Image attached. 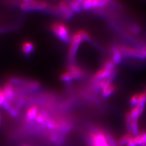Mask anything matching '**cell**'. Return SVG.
<instances>
[{
	"instance_id": "obj_29",
	"label": "cell",
	"mask_w": 146,
	"mask_h": 146,
	"mask_svg": "<svg viewBox=\"0 0 146 146\" xmlns=\"http://www.w3.org/2000/svg\"><path fill=\"white\" fill-rule=\"evenodd\" d=\"M141 49L142 50V51H143V54L144 55V56H145V57L146 58V46H143L142 48H141Z\"/></svg>"
},
{
	"instance_id": "obj_20",
	"label": "cell",
	"mask_w": 146,
	"mask_h": 146,
	"mask_svg": "<svg viewBox=\"0 0 146 146\" xmlns=\"http://www.w3.org/2000/svg\"><path fill=\"white\" fill-rule=\"evenodd\" d=\"M125 127L128 133H131V125L133 122V119H132L130 111H128L125 113Z\"/></svg>"
},
{
	"instance_id": "obj_10",
	"label": "cell",
	"mask_w": 146,
	"mask_h": 146,
	"mask_svg": "<svg viewBox=\"0 0 146 146\" xmlns=\"http://www.w3.org/2000/svg\"><path fill=\"white\" fill-rule=\"evenodd\" d=\"M3 91L5 95L7 101L12 102L15 98V91L11 83H7L4 85Z\"/></svg>"
},
{
	"instance_id": "obj_4",
	"label": "cell",
	"mask_w": 146,
	"mask_h": 146,
	"mask_svg": "<svg viewBox=\"0 0 146 146\" xmlns=\"http://www.w3.org/2000/svg\"><path fill=\"white\" fill-rule=\"evenodd\" d=\"M48 6L47 3L44 1H33V0H26L22 1L20 4V8L23 11H35V10H44Z\"/></svg>"
},
{
	"instance_id": "obj_26",
	"label": "cell",
	"mask_w": 146,
	"mask_h": 146,
	"mask_svg": "<svg viewBox=\"0 0 146 146\" xmlns=\"http://www.w3.org/2000/svg\"><path fill=\"white\" fill-rule=\"evenodd\" d=\"M18 27L16 26H9V27H0V33H7L9 31H14L15 29H17Z\"/></svg>"
},
{
	"instance_id": "obj_27",
	"label": "cell",
	"mask_w": 146,
	"mask_h": 146,
	"mask_svg": "<svg viewBox=\"0 0 146 146\" xmlns=\"http://www.w3.org/2000/svg\"><path fill=\"white\" fill-rule=\"evenodd\" d=\"M7 101L6 98L5 97V95H4L3 91L0 93V107H3L4 104Z\"/></svg>"
},
{
	"instance_id": "obj_14",
	"label": "cell",
	"mask_w": 146,
	"mask_h": 146,
	"mask_svg": "<svg viewBox=\"0 0 146 146\" xmlns=\"http://www.w3.org/2000/svg\"><path fill=\"white\" fill-rule=\"evenodd\" d=\"M73 13H78L82 9V0H74V1H67Z\"/></svg>"
},
{
	"instance_id": "obj_33",
	"label": "cell",
	"mask_w": 146,
	"mask_h": 146,
	"mask_svg": "<svg viewBox=\"0 0 146 146\" xmlns=\"http://www.w3.org/2000/svg\"><path fill=\"white\" fill-rule=\"evenodd\" d=\"M24 146H27V145H24Z\"/></svg>"
},
{
	"instance_id": "obj_8",
	"label": "cell",
	"mask_w": 146,
	"mask_h": 146,
	"mask_svg": "<svg viewBox=\"0 0 146 146\" xmlns=\"http://www.w3.org/2000/svg\"><path fill=\"white\" fill-rule=\"evenodd\" d=\"M115 72V71H109L102 68L101 69L97 71L93 75L92 78H91V81H92V82H98L99 80L107 78V77L111 76Z\"/></svg>"
},
{
	"instance_id": "obj_15",
	"label": "cell",
	"mask_w": 146,
	"mask_h": 146,
	"mask_svg": "<svg viewBox=\"0 0 146 146\" xmlns=\"http://www.w3.org/2000/svg\"><path fill=\"white\" fill-rule=\"evenodd\" d=\"M38 114V107L36 106H33L27 110L26 117L30 121L35 120Z\"/></svg>"
},
{
	"instance_id": "obj_11",
	"label": "cell",
	"mask_w": 146,
	"mask_h": 146,
	"mask_svg": "<svg viewBox=\"0 0 146 146\" xmlns=\"http://www.w3.org/2000/svg\"><path fill=\"white\" fill-rule=\"evenodd\" d=\"M145 107V105L138 104L137 106L132 107L131 110L130 111V113L133 120L138 121L139 117L142 116L144 111Z\"/></svg>"
},
{
	"instance_id": "obj_16",
	"label": "cell",
	"mask_w": 146,
	"mask_h": 146,
	"mask_svg": "<svg viewBox=\"0 0 146 146\" xmlns=\"http://www.w3.org/2000/svg\"><path fill=\"white\" fill-rule=\"evenodd\" d=\"M22 51L25 55H29L33 53L35 49L34 44L31 42H26L22 45Z\"/></svg>"
},
{
	"instance_id": "obj_7",
	"label": "cell",
	"mask_w": 146,
	"mask_h": 146,
	"mask_svg": "<svg viewBox=\"0 0 146 146\" xmlns=\"http://www.w3.org/2000/svg\"><path fill=\"white\" fill-rule=\"evenodd\" d=\"M67 71L71 73L74 80H79L84 79L85 76V73L83 70L79 66L76 65V63L69 65Z\"/></svg>"
},
{
	"instance_id": "obj_12",
	"label": "cell",
	"mask_w": 146,
	"mask_h": 146,
	"mask_svg": "<svg viewBox=\"0 0 146 146\" xmlns=\"http://www.w3.org/2000/svg\"><path fill=\"white\" fill-rule=\"evenodd\" d=\"M111 53H112V60L115 62L116 65H119L122 63L123 57L122 56V54L120 51L119 49L118 46H113L111 49Z\"/></svg>"
},
{
	"instance_id": "obj_6",
	"label": "cell",
	"mask_w": 146,
	"mask_h": 146,
	"mask_svg": "<svg viewBox=\"0 0 146 146\" xmlns=\"http://www.w3.org/2000/svg\"><path fill=\"white\" fill-rule=\"evenodd\" d=\"M10 82L11 84L13 85H23L26 86L27 87L33 89L38 88L40 86L39 82L34 80H24L20 78H17V77H13L10 79Z\"/></svg>"
},
{
	"instance_id": "obj_13",
	"label": "cell",
	"mask_w": 146,
	"mask_h": 146,
	"mask_svg": "<svg viewBox=\"0 0 146 146\" xmlns=\"http://www.w3.org/2000/svg\"><path fill=\"white\" fill-rule=\"evenodd\" d=\"M116 86L114 84H110V85L106 86L101 91V95L102 98H107L110 96H111L112 94H113L116 92Z\"/></svg>"
},
{
	"instance_id": "obj_3",
	"label": "cell",
	"mask_w": 146,
	"mask_h": 146,
	"mask_svg": "<svg viewBox=\"0 0 146 146\" xmlns=\"http://www.w3.org/2000/svg\"><path fill=\"white\" fill-rule=\"evenodd\" d=\"M118 47L122 54L123 58H135L142 60L145 58L141 49L125 45H122Z\"/></svg>"
},
{
	"instance_id": "obj_30",
	"label": "cell",
	"mask_w": 146,
	"mask_h": 146,
	"mask_svg": "<svg viewBox=\"0 0 146 146\" xmlns=\"http://www.w3.org/2000/svg\"><path fill=\"white\" fill-rule=\"evenodd\" d=\"M2 91H3V90H2L1 88H0V93H1L2 92Z\"/></svg>"
},
{
	"instance_id": "obj_24",
	"label": "cell",
	"mask_w": 146,
	"mask_h": 146,
	"mask_svg": "<svg viewBox=\"0 0 146 146\" xmlns=\"http://www.w3.org/2000/svg\"><path fill=\"white\" fill-rule=\"evenodd\" d=\"M105 133H106V135L107 137L108 143L110 145V146H119L117 143V141H116L115 140V139L114 138V137L110 133H108V132H105Z\"/></svg>"
},
{
	"instance_id": "obj_21",
	"label": "cell",
	"mask_w": 146,
	"mask_h": 146,
	"mask_svg": "<svg viewBox=\"0 0 146 146\" xmlns=\"http://www.w3.org/2000/svg\"><path fill=\"white\" fill-rule=\"evenodd\" d=\"M49 117H48V115L46 113H38V115L36 116L35 118V121L39 124L44 125L46 122L47 121Z\"/></svg>"
},
{
	"instance_id": "obj_31",
	"label": "cell",
	"mask_w": 146,
	"mask_h": 146,
	"mask_svg": "<svg viewBox=\"0 0 146 146\" xmlns=\"http://www.w3.org/2000/svg\"><path fill=\"white\" fill-rule=\"evenodd\" d=\"M0 121H1V119H0Z\"/></svg>"
},
{
	"instance_id": "obj_22",
	"label": "cell",
	"mask_w": 146,
	"mask_h": 146,
	"mask_svg": "<svg viewBox=\"0 0 146 146\" xmlns=\"http://www.w3.org/2000/svg\"><path fill=\"white\" fill-rule=\"evenodd\" d=\"M116 64L113 61L112 59H108L104 62L103 64V68L109 71H115Z\"/></svg>"
},
{
	"instance_id": "obj_19",
	"label": "cell",
	"mask_w": 146,
	"mask_h": 146,
	"mask_svg": "<svg viewBox=\"0 0 146 146\" xmlns=\"http://www.w3.org/2000/svg\"><path fill=\"white\" fill-rule=\"evenodd\" d=\"M60 77V80L62 82L66 84L71 83V82H72V81L74 80L73 79L72 76L71 74V73L67 70L63 72L60 75V77Z\"/></svg>"
},
{
	"instance_id": "obj_5",
	"label": "cell",
	"mask_w": 146,
	"mask_h": 146,
	"mask_svg": "<svg viewBox=\"0 0 146 146\" xmlns=\"http://www.w3.org/2000/svg\"><path fill=\"white\" fill-rule=\"evenodd\" d=\"M109 2L107 0H84L82 1V8L83 10H91L93 9L104 7Z\"/></svg>"
},
{
	"instance_id": "obj_17",
	"label": "cell",
	"mask_w": 146,
	"mask_h": 146,
	"mask_svg": "<svg viewBox=\"0 0 146 146\" xmlns=\"http://www.w3.org/2000/svg\"><path fill=\"white\" fill-rule=\"evenodd\" d=\"M133 138V135L130 133H127L120 137V138L117 141V143L119 146L127 145V144L129 143V141Z\"/></svg>"
},
{
	"instance_id": "obj_25",
	"label": "cell",
	"mask_w": 146,
	"mask_h": 146,
	"mask_svg": "<svg viewBox=\"0 0 146 146\" xmlns=\"http://www.w3.org/2000/svg\"><path fill=\"white\" fill-rule=\"evenodd\" d=\"M131 134L133 136H136L139 134L138 121L133 120L131 125Z\"/></svg>"
},
{
	"instance_id": "obj_9",
	"label": "cell",
	"mask_w": 146,
	"mask_h": 146,
	"mask_svg": "<svg viewBox=\"0 0 146 146\" xmlns=\"http://www.w3.org/2000/svg\"><path fill=\"white\" fill-rule=\"evenodd\" d=\"M58 9L60 13L63 15L64 18L70 19L73 15L72 11L67 1H61L58 4Z\"/></svg>"
},
{
	"instance_id": "obj_1",
	"label": "cell",
	"mask_w": 146,
	"mask_h": 146,
	"mask_svg": "<svg viewBox=\"0 0 146 146\" xmlns=\"http://www.w3.org/2000/svg\"><path fill=\"white\" fill-rule=\"evenodd\" d=\"M51 30L60 41L65 44H70L71 36L68 26L62 22H55L51 25Z\"/></svg>"
},
{
	"instance_id": "obj_32",
	"label": "cell",
	"mask_w": 146,
	"mask_h": 146,
	"mask_svg": "<svg viewBox=\"0 0 146 146\" xmlns=\"http://www.w3.org/2000/svg\"><path fill=\"white\" fill-rule=\"evenodd\" d=\"M145 94H146V91H145Z\"/></svg>"
},
{
	"instance_id": "obj_28",
	"label": "cell",
	"mask_w": 146,
	"mask_h": 146,
	"mask_svg": "<svg viewBox=\"0 0 146 146\" xmlns=\"http://www.w3.org/2000/svg\"><path fill=\"white\" fill-rule=\"evenodd\" d=\"M127 146H138V145H137L136 143H135V141L133 138L129 141V143L127 144Z\"/></svg>"
},
{
	"instance_id": "obj_23",
	"label": "cell",
	"mask_w": 146,
	"mask_h": 146,
	"mask_svg": "<svg viewBox=\"0 0 146 146\" xmlns=\"http://www.w3.org/2000/svg\"><path fill=\"white\" fill-rule=\"evenodd\" d=\"M139 93H135L131 96L130 99V104L132 107H136L139 104Z\"/></svg>"
},
{
	"instance_id": "obj_2",
	"label": "cell",
	"mask_w": 146,
	"mask_h": 146,
	"mask_svg": "<svg viewBox=\"0 0 146 146\" xmlns=\"http://www.w3.org/2000/svg\"><path fill=\"white\" fill-rule=\"evenodd\" d=\"M87 141L89 146H110L108 143L106 133L99 129L89 132Z\"/></svg>"
},
{
	"instance_id": "obj_18",
	"label": "cell",
	"mask_w": 146,
	"mask_h": 146,
	"mask_svg": "<svg viewBox=\"0 0 146 146\" xmlns=\"http://www.w3.org/2000/svg\"><path fill=\"white\" fill-rule=\"evenodd\" d=\"M77 33L80 35L82 40H83L84 41H85V42H86L91 43H93L92 37H91L90 34L86 31L80 29H79L78 31H77Z\"/></svg>"
}]
</instances>
